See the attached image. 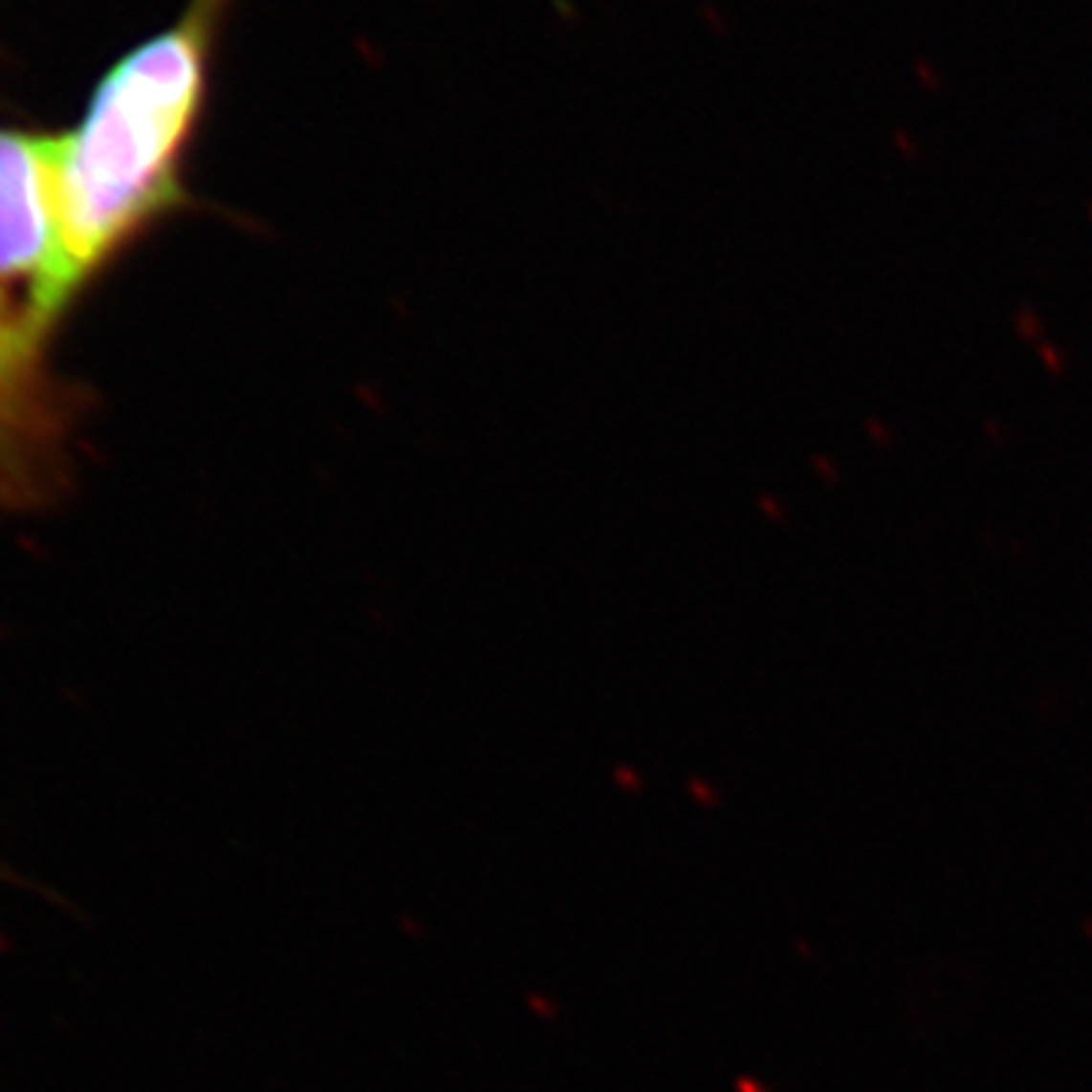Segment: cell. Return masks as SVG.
I'll use <instances>...</instances> for the list:
<instances>
[{"instance_id":"cell-2","label":"cell","mask_w":1092,"mask_h":1092,"mask_svg":"<svg viewBox=\"0 0 1092 1092\" xmlns=\"http://www.w3.org/2000/svg\"><path fill=\"white\" fill-rule=\"evenodd\" d=\"M0 279L28 289V325L64 304L58 225V137L0 131Z\"/></svg>"},{"instance_id":"cell-1","label":"cell","mask_w":1092,"mask_h":1092,"mask_svg":"<svg viewBox=\"0 0 1092 1092\" xmlns=\"http://www.w3.org/2000/svg\"><path fill=\"white\" fill-rule=\"evenodd\" d=\"M186 12L121 58L76 131L58 137L61 289L70 301L121 243L186 198L183 162L201 121L219 12Z\"/></svg>"}]
</instances>
